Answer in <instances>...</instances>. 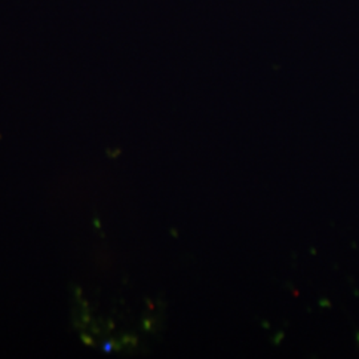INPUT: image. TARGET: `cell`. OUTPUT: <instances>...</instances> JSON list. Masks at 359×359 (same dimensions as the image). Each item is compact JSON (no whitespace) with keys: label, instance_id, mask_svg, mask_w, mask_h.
<instances>
[{"label":"cell","instance_id":"cell-1","mask_svg":"<svg viewBox=\"0 0 359 359\" xmlns=\"http://www.w3.org/2000/svg\"><path fill=\"white\" fill-rule=\"evenodd\" d=\"M81 339L87 344V345H93V342H92V339H90V337H87V335H81Z\"/></svg>","mask_w":359,"mask_h":359}]
</instances>
